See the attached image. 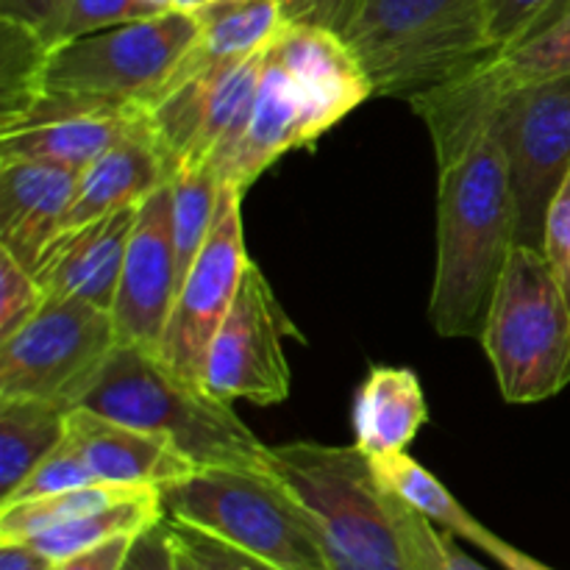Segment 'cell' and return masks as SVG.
I'll return each mask as SVG.
<instances>
[{"instance_id":"cell-1","label":"cell","mask_w":570,"mask_h":570,"mask_svg":"<svg viewBox=\"0 0 570 570\" xmlns=\"http://www.w3.org/2000/svg\"><path fill=\"white\" fill-rule=\"evenodd\" d=\"M484 65L410 98L438 156V267L429 321L440 337L482 340L515 239L510 161Z\"/></svg>"},{"instance_id":"cell-2","label":"cell","mask_w":570,"mask_h":570,"mask_svg":"<svg viewBox=\"0 0 570 570\" xmlns=\"http://www.w3.org/2000/svg\"><path fill=\"white\" fill-rule=\"evenodd\" d=\"M81 406L167 440L198 471H271V445L239 421L232 404L193 390L137 345H117Z\"/></svg>"},{"instance_id":"cell-3","label":"cell","mask_w":570,"mask_h":570,"mask_svg":"<svg viewBox=\"0 0 570 570\" xmlns=\"http://www.w3.org/2000/svg\"><path fill=\"white\" fill-rule=\"evenodd\" d=\"M490 0H362L343 28L382 98H415L495 59Z\"/></svg>"},{"instance_id":"cell-4","label":"cell","mask_w":570,"mask_h":570,"mask_svg":"<svg viewBox=\"0 0 570 570\" xmlns=\"http://www.w3.org/2000/svg\"><path fill=\"white\" fill-rule=\"evenodd\" d=\"M161 507L278 570H332L315 518L273 468H204L161 490Z\"/></svg>"},{"instance_id":"cell-5","label":"cell","mask_w":570,"mask_h":570,"mask_svg":"<svg viewBox=\"0 0 570 570\" xmlns=\"http://www.w3.org/2000/svg\"><path fill=\"white\" fill-rule=\"evenodd\" d=\"M482 345L507 404H540L570 384V304L560 273L540 248H512Z\"/></svg>"},{"instance_id":"cell-6","label":"cell","mask_w":570,"mask_h":570,"mask_svg":"<svg viewBox=\"0 0 570 570\" xmlns=\"http://www.w3.org/2000/svg\"><path fill=\"white\" fill-rule=\"evenodd\" d=\"M271 468L315 518L328 568L410 570L387 490L356 445H276Z\"/></svg>"},{"instance_id":"cell-7","label":"cell","mask_w":570,"mask_h":570,"mask_svg":"<svg viewBox=\"0 0 570 570\" xmlns=\"http://www.w3.org/2000/svg\"><path fill=\"white\" fill-rule=\"evenodd\" d=\"M198 33V17L178 9L89 33L50 50L37 92L48 89L145 109L159 98Z\"/></svg>"},{"instance_id":"cell-8","label":"cell","mask_w":570,"mask_h":570,"mask_svg":"<svg viewBox=\"0 0 570 570\" xmlns=\"http://www.w3.org/2000/svg\"><path fill=\"white\" fill-rule=\"evenodd\" d=\"M117 351L111 312L83 301H45L0 340V399H37L76 410Z\"/></svg>"},{"instance_id":"cell-9","label":"cell","mask_w":570,"mask_h":570,"mask_svg":"<svg viewBox=\"0 0 570 570\" xmlns=\"http://www.w3.org/2000/svg\"><path fill=\"white\" fill-rule=\"evenodd\" d=\"M495 126L510 161L515 239L543 250L549 206L570 170V76L499 87Z\"/></svg>"},{"instance_id":"cell-10","label":"cell","mask_w":570,"mask_h":570,"mask_svg":"<svg viewBox=\"0 0 570 570\" xmlns=\"http://www.w3.org/2000/svg\"><path fill=\"white\" fill-rule=\"evenodd\" d=\"M243 198L245 193L237 184H223L212 232L178 287L170 323L156 351L173 376L200 393H206L204 379L212 340L226 321L250 262L245 250Z\"/></svg>"},{"instance_id":"cell-11","label":"cell","mask_w":570,"mask_h":570,"mask_svg":"<svg viewBox=\"0 0 570 570\" xmlns=\"http://www.w3.org/2000/svg\"><path fill=\"white\" fill-rule=\"evenodd\" d=\"M295 334L259 265L248 262L237 298L212 340L204 387L223 404H282L289 395L284 337Z\"/></svg>"},{"instance_id":"cell-12","label":"cell","mask_w":570,"mask_h":570,"mask_svg":"<svg viewBox=\"0 0 570 570\" xmlns=\"http://www.w3.org/2000/svg\"><path fill=\"white\" fill-rule=\"evenodd\" d=\"M170 181L139 206L111 306L117 345H137L150 354L159 351L181 287L173 243Z\"/></svg>"},{"instance_id":"cell-13","label":"cell","mask_w":570,"mask_h":570,"mask_svg":"<svg viewBox=\"0 0 570 570\" xmlns=\"http://www.w3.org/2000/svg\"><path fill=\"white\" fill-rule=\"evenodd\" d=\"M271 53L293 76L315 142L376 95L354 48L343 33L321 22L293 20L271 45Z\"/></svg>"},{"instance_id":"cell-14","label":"cell","mask_w":570,"mask_h":570,"mask_svg":"<svg viewBox=\"0 0 570 570\" xmlns=\"http://www.w3.org/2000/svg\"><path fill=\"white\" fill-rule=\"evenodd\" d=\"M139 206H128L115 215L59 234L33 271L39 287L45 289V298H72L111 312Z\"/></svg>"},{"instance_id":"cell-15","label":"cell","mask_w":570,"mask_h":570,"mask_svg":"<svg viewBox=\"0 0 570 570\" xmlns=\"http://www.w3.org/2000/svg\"><path fill=\"white\" fill-rule=\"evenodd\" d=\"M78 178L81 170L53 161H0V248L28 271L61 234Z\"/></svg>"},{"instance_id":"cell-16","label":"cell","mask_w":570,"mask_h":570,"mask_svg":"<svg viewBox=\"0 0 570 570\" xmlns=\"http://www.w3.org/2000/svg\"><path fill=\"white\" fill-rule=\"evenodd\" d=\"M139 134H154L142 106L78 104L50 120L0 131V161L37 159L83 170L117 142Z\"/></svg>"},{"instance_id":"cell-17","label":"cell","mask_w":570,"mask_h":570,"mask_svg":"<svg viewBox=\"0 0 570 570\" xmlns=\"http://www.w3.org/2000/svg\"><path fill=\"white\" fill-rule=\"evenodd\" d=\"M70 440L81 449L95 479L106 484L165 490L193 476L198 468L167 440L109 421L92 410H70Z\"/></svg>"},{"instance_id":"cell-18","label":"cell","mask_w":570,"mask_h":570,"mask_svg":"<svg viewBox=\"0 0 570 570\" xmlns=\"http://www.w3.org/2000/svg\"><path fill=\"white\" fill-rule=\"evenodd\" d=\"M309 145H315V139L306 126V109L298 87L282 67V61L267 48L250 122L232 165L223 173V184H237L243 193H248L250 184L267 167L276 165L284 154L309 148Z\"/></svg>"},{"instance_id":"cell-19","label":"cell","mask_w":570,"mask_h":570,"mask_svg":"<svg viewBox=\"0 0 570 570\" xmlns=\"http://www.w3.org/2000/svg\"><path fill=\"white\" fill-rule=\"evenodd\" d=\"M173 178L154 134H139L117 142L83 167L76 198L67 209L61 234L100 220L106 215L139 206Z\"/></svg>"},{"instance_id":"cell-20","label":"cell","mask_w":570,"mask_h":570,"mask_svg":"<svg viewBox=\"0 0 570 570\" xmlns=\"http://www.w3.org/2000/svg\"><path fill=\"white\" fill-rule=\"evenodd\" d=\"M195 17L200 26L198 39L161 95L198 76L206 67L232 65L271 48L278 33L295 20V0H220L195 11Z\"/></svg>"},{"instance_id":"cell-21","label":"cell","mask_w":570,"mask_h":570,"mask_svg":"<svg viewBox=\"0 0 570 570\" xmlns=\"http://www.w3.org/2000/svg\"><path fill=\"white\" fill-rule=\"evenodd\" d=\"M371 468L382 488L399 495L401 501L421 512L423 518L440 527L443 532H451L454 538L468 540L471 546L482 549L484 554L493 557L507 570H549L543 562L532 560L529 554L518 551L499 534L490 532L488 527L476 521L460 501L451 495V490L440 482L434 473H429L421 462L412 460L406 451H393V454L371 456Z\"/></svg>"},{"instance_id":"cell-22","label":"cell","mask_w":570,"mask_h":570,"mask_svg":"<svg viewBox=\"0 0 570 570\" xmlns=\"http://www.w3.org/2000/svg\"><path fill=\"white\" fill-rule=\"evenodd\" d=\"M426 421L421 379L410 367H373L354 401V445L365 456L406 451Z\"/></svg>"},{"instance_id":"cell-23","label":"cell","mask_w":570,"mask_h":570,"mask_svg":"<svg viewBox=\"0 0 570 570\" xmlns=\"http://www.w3.org/2000/svg\"><path fill=\"white\" fill-rule=\"evenodd\" d=\"M70 432V410L37 399H0V501L59 449Z\"/></svg>"},{"instance_id":"cell-24","label":"cell","mask_w":570,"mask_h":570,"mask_svg":"<svg viewBox=\"0 0 570 570\" xmlns=\"http://www.w3.org/2000/svg\"><path fill=\"white\" fill-rule=\"evenodd\" d=\"M159 521H165V507H161V493L156 490V493L89 512V515L76 518V521L33 534L26 543H31L39 554H45L50 562L59 566V562L72 560V557L83 554V551L98 549V546L109 543V540L137 538V534L156 527Z\"/></svg>"},{"instance_id":"cell-25","label":"cell","mask_w":570,"mask_h":570,"mask_svg":"<svg viewBox=\"0 0 570 570\" xmlns=\"http://www.w3.org/2000/svg\"><path fill=\"white\" fill-rule=\"evenodd\" d=\"M156 493V488H131V484H87V488L67 490V493L45 495V499L20 501V504L0 507V540H31L33 534L70 523L89 512ZM161 493V490H159Z\"/></svg>"},{"instance_id":"cell-26","label":"cell","mask_w":570,"mask_h":570,"mask_svg":"<svg viewBox=\"0 0 570 570\" xmlns=\"http://www.w3.org/2000/svg\"><path fill=\"white\" fill-rule=\"evenodd\" d=\"M223 181L212 165H184L178 167L170 181V215H173V243H176L178 282H184L193 267L195 256L204 248L206 237L215 223L217 200H220Z\"/></svg>"},{"instance_id":"cell-27","label":"cell","mask_w":570,"mask_h":570,"mask_svg":"<svg viewBox=\"0 0 570 570\" xmlns=\"http://www.w3.org/2000/svg\"><path fill=\"white\" fill-rule=\"evenodd\" d=\"M501 89L570 76V11L484 65Z\"/></svg>"},{"instance_id":"cell-28","label":"cell","mask_w":570,"mask_h":570,"mask_svg":"<svg viewBox=\"0 0 570 570\" xmlns=\"http://www.w3.org/2000/svg\"><path fill=\"white\" fill-rule=\"evenodd\" d=\"M387 507L390 515H393L395 529H399L401 549H404L410 570H488L456 546L454 534L434 527L429 518H423L421 512L412 510L406 501H401L399 495L390 493V490Z\"/></svg>"},{"instance_id":"cell-29","label":"cell","mask_w":570,"mask_h":570,"mask_svg":"<svg viewBox=\"0 0 570 570\" xmlns=\"http://www.w3.org/2000/svg\"><path fill=\"white\" fill-rule=\"evenodd\" d=\"M154 14H161V11H156L145 0H65L53 26L42 33V42L45 48L53 50L89 33L109 31V28Z\"/></svg>"},{"instance_id":"cell-30","label":"cell","mask_w":570,"mask_h":570,"mask_svg":"<svg viewBox=\"0 0 570 570\" xmlns=\"http://www.w3.org/2000/svg\"><path fill=\"white\" fill-rule=\"evenodd\" d=\"M87 484H98L95 479L92 468L89 462L83 460L81 449L70 440L67 434L65 443L59 449L50 451L37 468L26 476V482L9 495V499L0 501V507L9 504H20V501H31V499H45V495H56V493H67V490H78L87 488Z\"/></svg>"},{"instance_id":"cell-31","label":"cell","mask_w":570,"mask_h":570,"mask_svg":"<svg viewBox=\"0 0 570 570\" xmlns=\"http://www.w3.org/2000/svg\"><path fill=\"white\" fill-rule=\"evenodd\" d=\"M45 289L33 271L22 267L9 250L0 248V340L26 326L45 306Z\"/></svg>"},{"instance_id":"cell-32","label":"cell","mask_w":570,"mask_h":570,"mask_svg":"<svg viewBox=\"0 0 570 570\" xmlns=\"http://www.w3.org/2000/svg\"><path fill=\"white\" fill-rule=\"evenodd\" d=\"M557 0H490L488 6V42L495 56L518 45L534 31L546 11Z\"/></svg>"},{"instance_id":"cell-33","label":"cell","mask_w":570,"mask_h":570,"mask_svg":"<svg viewBox=\"0 0 570 570\" xmlns=\"http://www.w3.org/2000/svg\"><path fill=\"white\" fill-rule=\"evenodd\" d=\"M170 521V518H167ZM173 538L176 543L193 557V562L198 570H278L267 562L256 560V557L245 554V551L234 549L226 540L215 538V534H206L200 529L184 527V523L170 521Z\"/></svg>"},{"instance_id":"cell-34","label":"cell","mask_w":570,"mask_h":570,"mask_svg":"<svg viewBox=\"0 0 570 570\" xmlns=\"http://www.w3.org/2000/svg\"><path fill=\"white\" fill-rule=\"evenodd\" d=\"M120 570H176V540L167 518L134 538Z\"/></svg>"},{"instance_id":"cell-35","label":"cell","mask_w":570,"mask_h":570,"mask_svg":"<svg viewBox=\"0 0 570 570\" xmlns=\"http://www.w3.org/2000/svg\"><path fill=\"white\" fill-rule=\"evenodd\" d=\"M543 254L549 256L551 265L557 273L568 265L570 256V170L562 181L560 193L554 195L549 206V217H546V239H543Z\"/></svg>"},{"instance_id":"cell-36","label":"cell","mask_w":570,"mask_h":570,"mask_svg":"<svg viewBox=\"0 0 570 570\" xmlns=\"http://www.w3.org/2000/svg\"><path fill=\"white\" fill-rule=\"evenodd\" d=\"M65 0H0V20L20 22L33 28L42 39V33L53 26Z\"/></svg>"},{"instance_id":"cell-37","label":"cell","mask_w":570,"mask_h":570,"mask_svg":"<svg viewBox=\"0 0 570 570\" xmlns=\"http://www.w3.org/2000/svg\"><path fill=\"white\" fill-rule=\"evenodd\" d=\"M131 543L134 538L109 540V543L98 546V549L83 551V554L72 557V560L59 562L56 570H120L128 549H131Z\"/></svg>"},{"instance_id":"cell-38","label":"cell","mask_w":570,"mask_h":570,"mask_svg":"<svg viewBox=\"0 0 570 570\" xmlns=\"http://www.w3.org/2000/svg\"><path fill=\"white\" fill-rule=\"evenodd\" d=\"M0 570H56V562L26 540H0Z\"/></svg>"},{"instance_id":"cell-39","label":"cell","mask_w":570,"mask_h":570,"mask_svg":"<svg viewBox=\"0 0 570 570\" xmlns=\"http://www.w3.org/2000/svg\"><path fill=\"white\" fill-rule=\"evenodd\" d=\"M360 3L362 0H309L304 20L321 22V26L334 28V31H343L351 17H354V11L360 9Z\"/></svg>"},{"instance_id":"cell-40","label":"cell","mask_w":570,"mask_h":570,"mask_svg":"<svg viewBox=\"0 0 570 570\" xmlns=\"http://www.w3.org/2000/svg\"><path fill=\"white\" fill-rule=\"evenodd\" d=\"M212 3H220V0H173V9L195 14V11L206 9V6H212ZM306 6H309V0H295V20H304Z\"/></svg>"},{"instance_id":"cell-41","label":"cell","mask_w":570,"mask_h":570,"mask_svg":"<svg viewBox=\"0 0 570 570\" xmlns=\"http://www.w3.org/2000/svg\"><path fill=\"white\" fill-rule=\"evenodd\" d=\"M566 11H570V0H557V3L551 6L549 11H546V14H543V20H540L538 26H534V31H540V28H546V26H549V22L560 20V17L566 14ZM534 31H532V33H534ZM532 33H529V37H532ZM521 42H523V39H521Z\"/></svg>"},{"instance_id":"cell-42","label":"cell","mask_w":570,"mask_h":570,"mask_svg":"<svg viewBox=\"0 0 570 570\" xmlns=\"http://www.w3.org/2000/svg\"><path fill=\"white\" fill-rule=\"evenodd\" d=\"M173 540H176V538H173ZM176 570H198V566L193 562V557H189L187 551H184L178 543H176Z\"/></svg>"},{"instance_id":"cell-43","label":"cell","mask_w":570,"mask_h":570,"mask_svg":"<svg viewBox=\"0 0 570 570\" xmlns=\"http://www.w3.org/2000/svg\"><path fill=\"white\" fill-rule=\"evenodd\" d=\"M560 278H562V287H566V295H568V304H570V256H568V265H566V267H562Z\"/></svg>"},{"instance_id":"cell-44","label":"cell","mask_w":570,"mask_h":570,"mask_svg":"<svg viewBox=\"0 0 570 570\" xmlns=\"http://www.w3.org/2000/svg\"><path fill=\"white\" fill-rule=\"evenodd\" d=\"M148 6H154L156 11H170L173 9V0H145Z\"/></svg>"},{"instance_id":"cell-45","label":"cell","mask_w":570,"mask_h":570,"mask_svg":"<svg viewBox=\"0 0 570 570\" xmlns=\"http://www.w3.org/2000/svg\"><path fill=\"white\" fill-rule=\"evenodd\" d=\"M549 570H551V568H549Z\"/></svg>"}]
</instances>
